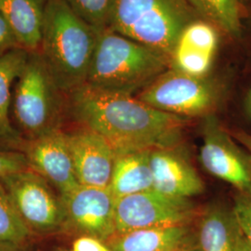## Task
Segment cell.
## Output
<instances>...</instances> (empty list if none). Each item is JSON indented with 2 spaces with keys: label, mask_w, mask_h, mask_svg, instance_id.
I'll use <instances>...</instances> for the list:
<instances>
[{
  "label": "cell",
  "mask_w": 251,
  "mask_h": 251,
  "mask_svg": "<svg viewBox=\"0 0 251 251\" xmlns=\"http://www.w3.org/2000/svg\"><path fill=\"white\" fill-rule=\"evenodd\" d=\"M98 36L99 31L63 0L48 2L38 51L66 95L87 83Z\"/></svg>",
  "instance_id": "obj_2"
},
{
  "label": "cell",
  "mask_w": 251,
  "mask_h": 251,
  "mask_svg": "<svg viewBox=\"0 0 251 251\" xmlns=\"http://www.w3.org/2000/svg\"><path fill=\"white\" fill-rule=\"evenodd\" d=\"M150 164L152 190L162 195L187 199L204 191V183L197 171L174 148L152 150Z\"/></svg>",
  "instance_id": "obj_14"
},
{
  "label": "cell",
  "mask_w": 251,
  "mask_h": 251,
  "mask_svg": "<svg viewBox=\"0 0 251 251\" xmlns=\"http://www.w3.org/2000/svg\"><path fill=\"white\" fill-rule=\"evenodd\" d=\"M172 251H200V249L199 248H196V247H191V246H189L187 244H185V245H182V246H180L179 248H177V249H175V250H173Z\"/></svg>",
  "instance_id": "obj_30"
},
{
  "label": "cell",
  "mask_w": 251,
  "mask_h": 251,
  "mask_svg": "<svg viewBox=\"0 0 251 251\" xmlns=\"http://www.w3.org/2000/svg\"><path fill=\"white\" fill-rule=\"evenodd\" d=\"M232 212L240 233L251 244V195L240 193Z\"/></svg>",
  "instance_id": "obj_23"
},
{
  "label": "cell",
  "mask_w": 251,
  "mask_h": 251,
  "mask_svg": "<svg viewBox=\"0 0 251 251\" xmlns=\"http://www.w3.org/2000/svg\"><path fill=\"white\" fill-rule=\"evenodd\" d=\"M198 18L188 0H113L108 28L169 60L181 30Z\"/></svg>",
  "instance_id": "obj_4"
},
{
  "label": "cell",
  "mask_w": 251,
  "mask_h": 251,
  "mask_svg": "<svg viewBox=\"0 0 251 251\" xmlns=\"http://www.w3.org/2000/svg\"><path fill=\"white\" fill-rule=\"evenodd\" d=\"M73 251H112L107 244L98 238L82 235L73 244Z\"/></svg>",
  "instance_id": "obj_26"
},
{
  "label": "cell",
  "mask_w": 251,
  "mask_h": 251,
  "mask_svg": "<svg viewBox=\"0 0 251 251\" xmlns=\"http://www.w3.org/2000/svg\"><path fill=\"white\" fill-rule=\"evenodd\" d=\"M186 225L156 227L117 233L107 241L112 251H172L187 244Z\"/></svg>",
  "instance_id": "obj_17"
},
{
  "label": "cell",
  "mask_w": 251,
  "mask_h": 251,
  "mask_svg": "<svg viewBox=\"0 0 251 251\" xmlns=\"http://www.w3.org/2000/svg\"><path fill=\"white\" fill-rule=\"evenodd\" d=\"M170 68L169 60L149 47L106 28L99 32L87 85L133 95Z\"/></svg>",
  "instance_id": "obj_3"
},
{
  "label": "cell",
  "mask_w": 251,
  "mask_h": 251,
  "mask_svg": "<svg viewBox=\"0 0 251 251\" xmlns=\"http://www.w3.org/2000/svg\"><path fill=\"white\" fill-rule=\"evenodd\" d=\"M198 15L228 36L238 38L242 32V7L239 0H188Z\"/></svg>",
  "instance_id": "obj_20"
},
{
  "label": "cell",
  "mask_w": 251,
  "mask_h": 251,
  "mask_svg": "<svg viewBox=\"0 0 251 251\" xmlns=\"http://www.w3.org/2000/svg\"><path fill=\"white\" fill-rule=\"evenodd\" d=\"M61 198L64 210V228L103 242H107L117 233V198L110 188L79 185Z\"/></svg>",
  "instance_id": "obj_9"
},
{
  "label": "cell",
  "mask_w": 251,
  "mask_h": 251,
  "mask_svg": "<svg viewBox=\"0 0 251 251\" xmlns=\"http://www.w3.org/2000/svg\"><path fill=\"white\" fill-rule=\"evenodd\" d=\"M71 9L99 32L108 28L113 0H63Z\"/></svg>",
  "instance_id": "obj_22"
},
{
  "label": "cell",
  "mask_w": 251,
  "mask_h": 251,
  "mask_svg": "<svg viewBox=\"0 0 251 251\" xmlns=\"http://www.w3.org/2000/svg\"><path fill=\"white\" fill-rule=\"evenodd\" d=\"M150 153L148 150L117 153L109 187L116 198L152 190Z\"/></svg>",
  "instance_id": "obj_18"
},
{
  "label": "cell",
  "mask_w": 251,
  "mask_h": 251,
  "mask_svg": "<svg viewBox=\"0 0 251 251\" xmlns=\"http://www.w3.org/2000/svg\"><path fill=\"white\" fill-rule=\"evenodd\" d=\"M194 214L187 199L164 196L154 190L117 198L116 234L140 229L186 225Z\"/></svg>",
  "instance_id": "obj_8"
},
{
  "label": "cell",
  "mask_w": 251,
  "mask_h": 251,
  "mask_svg": "<svg viewBox=\"0 0 251 251\" xmlns=\"http://www.w3.org/2000/svg\"><path fill=\"white\" fill-rule=\"evenodd\" d=\"M200 161L211 175L251 195V162L233 143L214 115L204 117Z\"/></svg>",
  "instance_id": "obj_10"
},
{
  "label": "cell",
  "mask_w": 251,
  "mask_h": 251,
  "mask_svg": "<svg viewBox=\"0 0 251 251\" xmlns=\"http://www.w3.org/2000/svg\"><path fill=\"white\" fill-rule=\"evenodd\" d=\"M67 116L100 135L117 153L175 148L185 117L154 109L133 95L85 84L67 95Z\"/></svg>",
  "instance_id": "obj_1"
},
{
  "label": "cell",
  "mask_w": 251,
  "mask_h": 251,
  "mask_svg": "<svg viewBox=\"0 0 251 251\" xmlns=\"http://www.w3.org/2000/svg\"><path fill=\"white\" fill-rule=\"evenodd\" d=\"M235 251H251V244L240 233L239 229L236 236V244H235Z\"/></svg>",
  "instance_id": "obj_27"
},
{
  "label": "cell",
  "mask_w": 251,
  "mask_h": 251,
  "mask_svg": "<svg viewBox=\"0 0 251 251\" xmlns=\"http://www.w3.org/2000/svg\"><path fill=\"white\" fill-rule=\"evenodd\" d=\"M238 226L233 212L222 206L206 211L199 226L201 251H235Z\"/></svg>",
  "instance_id": "obj_19"
},
{
  "label": "cell",
  "mask_w": 251,
  "mask_h": 251,
  "mask_svg": "<svg viewBox=\"0 0 251 251\" xmlns=\"http://www.w3.org/2000/svg\"><path fill=\"white\" fill-rule=\"evenodd\" d=\"M31 170L26 156L20 151H0V179L11 174Z\"/></svg>",
  "instance_id": "obj_24"
},
{
  "label": "cell",
  "mask_w": 251,
  "mask_h": 251,
  "mask_svg": "<svg viewBox=\"0 0 251 251\" xmlns=\"http://www.w3.org/2000/svg\"><path fill=\"white\" fill-rule=\"evenodd\" d=\"M65 134L78 183L109 188L117 155L111 145L100 135L83 126Z\"/></svg>",
  "instance_id": "obj_13"
},
{
  "label": "cell",
  "mask_w": 251,
  "mask_h": 251,
  "mask_svg": "<svg viewBox=\"0 0 251 251\" xmlns=\"http://www.w3.org/2000/svg\"><path fill=\"white\" fill-rule=\"evenodd\" d=\"M30 234L0 182V247L19 249Z\"/></svg>",
  "instance_id": "obj_21"
},
{
  "label": "cell",
  "mask_w": 251,
  "mask_h": 251,
  "mask_svg": "<svg viewBox=\"0 0 251 251\" xmlns=\"http://www.w3.org/2000/svg\"><path fill=\"white\" fill-rule=\"evenodd\" d=\"M245 108H246V112L248 114V116L251 118V88L249 90L247 97H246V101H245Z\"/></svg>",
  "instance_id": "obj_29"
},
{
  "label": "cell",
  "mask_w": 251,
  "mask_h": 251,
  "mask_svg": "<svg viewBox=\"0 0 251 251\" xmlns=\"http://www.w3.org/2000/svg\"><path fill=\"white\" fill-rule=\"evenodd\" d=\"M21 47L17 36L9 25L8 21L0 12V55Z\"/></svg>",
  "instance_id": "obj_25"
},
{
  "label": "cell",
  "mask_w": 251,
  "mask_h": 251,
  "mask_svg": "<svg viewBox=\"0 0 251 251\" xmlns=\"http://www.w3.org/2000/svg\"><path fill=\"white\" fill-rule=\"evenodd\" d=\"M10 112L24 140L62 129L67 117V95L56 85L38 50L29 52L16 81Z\"/></svg>",
  "instance_id": "obj_5"
},
{
  "label": "cell",
  "mask_w": 251,
  "mask_h": 251,
  "mask_svg": "<svg viewBox=\"0 0 251 251\" xmlns=\"http://www.w3.org/2000/svg\"><path fill=\"white\" fill-rule=\"evenodd\" d=\"M236 137L246 146V148L249 150V152L251 153L250 159H251V135L240 133V134H237Z\"/></svg>",
  "instance_id": "obj_28"
},
{
  "label": "cell",
  "mask_w": 251,
  "mask_h": 251,
  "mask_svg": "<svg viewBox=\"0 0 251 251\" xmlns=\"http://www.w3.org/2000/svg\"><path fill=\"white\" fill-rule=\"evenodd\" d=\"M29 52L25 48L18 47L0 55V141L16 151L25 140L12 125L9 117L11 89L26 64Z\"/></svg>",
  "instance_id": "obj_15"
},
{
  "label": "cell",
  "mask_w": 251,
  "mask_h": 251,
  "mask_svg": "<svg viewBox=\"0 0 251 251\" xmlns=\"http://www.w3.org/2000/svg\"><path fill=\"white\" fill-rule=\"evenodd\" d=\"M19 151L26 156L31 170L54 186L61 197L80 185L63 129L34 140H25Z\"/></svg>",
  "instance_id": "obj_11"
},
{
  "label": "cell",
  "mask_w": 251,
  "mask_h": 251,
  "mask_svg": "<svg viewBox=\"0 0 251 251\" xmlns=\"http://www.w3.org/2000/svg\"><path fill=\"white\" fill-rule=\"evenodd\" d=\"M0 251H18V249H12V248H4V247H0Z\"/></svg>",
  "instance_id": "obj_31"
},
{
  "label": "cell",
  "mask_w": 251,
  "mask_h": 251,
  "mask_svg": "<svg viewBox=\"0 0 251 251\" xmlns=\"http://www.w3.org/2000/svg\"><path fill=\"white\" fill-rule=\"evenodd\" d=\"M50 0H0V12L8 21L21 47L39 50L41 28Z\"/></svg>",
  "instance_id": "obj_16"
},
{
  "label": "cell",
  "mask_w": 251,
  "mask_h": 251,
  "mask_svg": "<svg viewBox=\"0 0 251 251\" xmlns=\"http://www.w3.org/2000/svg\"><path fill=\"white\" fill-rule=\"evenodd\" d=\"M221 84L211 76H192L168 69L137 98L162 112L178 117L212 115L222 99Z\"/></svg>",
  "instance_id": "obj_6"
},
{
  "label": "cell",
  "mask_w": 251,
  "mask_h": 251,
  "mask_svg": "<svg viewBox=\"0 0 251 251\" xmlns=\"http://www.w3.org/2000/svg\"><path fill=\"white\" fill-rule=\"evenodd\" d=\"M220 47V29L202 18L189 23L171 51L170 69L192 76L209 75Z\"/></svg>",
  "instance_id": "obj_12"
},
{
  "label": "cell",
  "mask_w": 251,
  "mask_h": 251,
  "mask_svg": "<svg viewBox=\"0 0 251 251\" xmlns=\"http://www.w3.org/2000/svg\"><path fill=\"white\" fill-rule=\"evenodd\" d=\"M20 218L32 233H51L64 228V210L60 196L32 170L0 179Z\"/></svg>",
  "instance_id": "obj_7"
}]
</instances>
